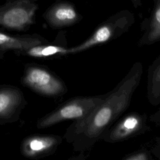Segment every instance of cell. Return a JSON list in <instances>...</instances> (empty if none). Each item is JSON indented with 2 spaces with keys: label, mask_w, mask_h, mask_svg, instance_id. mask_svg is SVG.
Here are the masks:
<instances>
[{
  "label": "cell",
  "mask_w": 160,
  "mask_h": 160,
  "mask_svg": "<svg viewBox=\"0 0 160 160\" xmlns=\"http://www.w3.org/2000/svg\"><path fill=\"white\" fill-rule=\"evenodd\" d=\"M49 42L47 39L38 34L13 36L0 32V59L8 51H13L15 53Z\"/></svg>",
  "instance_id": "obj_9"
},
{
  "label": "cell",
  "mask_w": 160,
  "mask_h": 160,
  "mask_svg": "<svg viewBox=\"0 0 160 160\" xmlns=\"http://www.w3.org/2000/svg\"><path fill=\"white\" fill-rule=\"evenodd\" d=\"M142 72V64L140 62L134 63L126 75L87 117L73 121L65 138L75 151L82 154L91 149L129 108Z\"/></svg>",
  "instance_id": "obj_1"
},
{
  "label": "cell",
  "mask_w": 160,
  "mask_h": 160,
  "mask_svg": "<svg viewBox=\"0 0 160 160\" xmlns=\"http://www.w3.org/2000/svg\"><path fill=\"white\" fill-rule=\"evenodd\" d=\"M108 93L92 96H78L61 104L38 120L37 127L45 128L62 121H79L87 117L106 97Z\"/></svg>",
  "instance_id": "obj_2"
},
{
  "label": "cell",
  "mask_w": 160,
  "mask_h": 160,
  "mask_svg": "<svg viewBox=\"0 0 160 160\" xmlns=\"http://www.w3.org/2000/svg\"><path fill=\"white\" fill-rule=\"evenodd\" d=\"M160 40V0L157 2L156 7L151 19L144 34L140 38L138 45L144 46L151 45Z\"/></svg>",
  "instance_id": "obj_13"
},
{
  "label": "cell",
  "mask_w": 160,
  "mask_h": 160,
  "mask_svg": "<svg viewBox=\"0 0 160 160\" xmlns=\"http://www.w3.org/2000/svg\"><path fill=\"white\" fill-rule=\"evenodd\" d=\"M22 91L9 85L0 86V124L16 121L26 106Z\"/></svg>",
  "instance_id": "obj_7"
},
{
  "label": "cell",
  "mask_w": 160,
  "mask_h": 160,
  "mask_svg": "<svg viewBox=\"0 0 160 160\" xmlns=\"http://www.w3.org/2000/svg\"><path fill=\"white\" fill-rule=\"evenodd\" d=\"M68 49L64 46L50 42L31 47L26 50L15 52L17 55L28 56L38 58L59 57L68 54Z\"/></svg>",
  "instance_id": "obj_12"
},
{
  "label": "cell",
  "mask_w": 160,
  "mask_h": 160,
  "mask_svg": "<svg viewBox=\"0 0 160 160\" xmlns=\"http://www.w3.org/2000/svg\"><path fill=\"white\" fill-rule=\"evenodd\" d=\"M150 130L145 113L131 112L118 118L104 133L101 139L108 143L128 140Z\"/></svg>",
  "instance_id": "obj_5"
},
{
  "label": "cell",
  "mask_w": 160,
  "mask_h": 160,
  "mask_svg": "<svg viewBox=\"0 0 160 160\" xmlns=\"http://www.w3.org/2000/svg\"><path fill=\"white\" fill-rule=\"evenodd\" d=\"M132 19L128 15L118 14L112 17L97 28L82 43L68 49V54H76L113 40L128 31Z\"/></svg>",
  "instance_id": "obj_4"
},
{
  "label": "cell",
  "mask_w": 160,
  "mask_h": 160,
  "mask_svg": "<svg viewBox=\"0 0 160 160\" xmlns=\"http://www.w3.org/2000/svg\"><path fill=\"white\" fill-rule=\"evenodd\" d=\"M49 25L53 28H61L76 23L79 19L74 8L67 3L56 4L44 15Z\"/></svg>",
  "instance_id": "obj_10"
},
{
  "label": "cell",
  "mask_w": 160,
  "mask_h": 160,
  "mask_svg": "<svg viewBox=\"0 0 160 160\" xmlns=\"http://www.w3.org/2000/svg\"><path fill=\"white\" fill-rule=\"evenodd\" d=\"M21 82L34 92L49 98L59 97L68 91L61 79L49 69L38 64H27Z\"/></svg>",
  "instance_id": "obj_3"
},
{
  "label": "cell",
  "mask_w": 160,
  "mask_h": 160,
  "mask_svg": "<svg viewBox=\"0 0 160 160\" xmlns=\"http://www.w3.org/2000/svg\"><path fill=\"white\" fill-rule=\"evenodd\" d=\"M37 5L28 0H18L0 7V27L26 31L34 22Z\"/></svg>",
  "instance_id": "obj_6"
},
{
  "label": "cell",
  "mask_w": 160,
  "mask_h": 160,
  "mask_svg": "<svg viewBox=\"0 0 160 160\" xmlns=\"http://www.w3.org/2000/svg\"><path fill=\"white\" fill-rule=\"evenodd\" d=\"M123 160H151L152 159L151 152L147 149H141L125 155Z\"/></svg>",
  "instance_id": "obj_14"
},
{
  "label": "cell",
  "mask_w": 160,
  "mask_h": 160,
  "mask_svg": "<svg viewBox=\"0 0 160 160\" xmlns=\"http://www.w3.org/2000/svg\"><path fill=\"white\" fill-rule=\"evenodd\" d=\"M151 152V154H152L155 157L160 159V137H158L156 139L155 143Z\"/></svg>",
  "instance_id": "obj_15"
},
{
  "label": "cell",
  "mask_w": 160,
  "mask_h": 160,
  "mask_svg": "<svg viewBox=\"0 0 160 160\" xmlns=\"http://www.w3.org/2000/svg\"><path fill=\"white\" fill-rule=\"evenodd\" d=\"M149 120L154 123L156 126L160 127V107L154 114L150 116Z\"/></svg>",
  "instance_id": "obj_16"
},
{
  "label": "cell",
  "mask_w": 160,
  "mask_h": 160,
  "mask_svg": "<svg viewBox=\"0 0 160 160\" xmlns=\"http://www.w3.org/2000/svg\"><path fill=\"white\" fill-rule=\"evenodd\" d=\"M61 142L58 135H33L24 139L21 151L25 157L38 159L54 152Z\"/></svg>",
  "instance_id": "obj_8"
},
{
  "label": "cell",
  "mask_w": 160,
  "mask_h": 160,
  "mask_svg": "<svg viewBox=\"0 0 160 160\" xmlns=\"http://www.w3.org/2000/svg\"><path fill=\"white\" fill-rule=\"evenodd\" d=\"M147 98L152 106L160 104V55L154 59L148 69Z\"/></svg>",
  "instance_id": "obj_11"
}]
</instances>
